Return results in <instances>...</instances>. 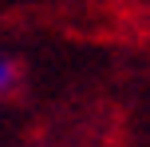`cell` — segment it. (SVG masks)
Here are the masks:
<instances>
[{
  "label": "cell",
  "instance_id": "cell-1",
  "mask_svg": "<svg viewBox=\"0 0 150 147\" xmlns=\"http://www.w3.org/2000/svg\"><path fill=\"white\" fill-rule=\"evenodd\" d=\"M12 87H16V60L0 52V100H4Z\"/></svg>",
  "mask_w": 150,
  "mask_h": 147
}]
</instances>
